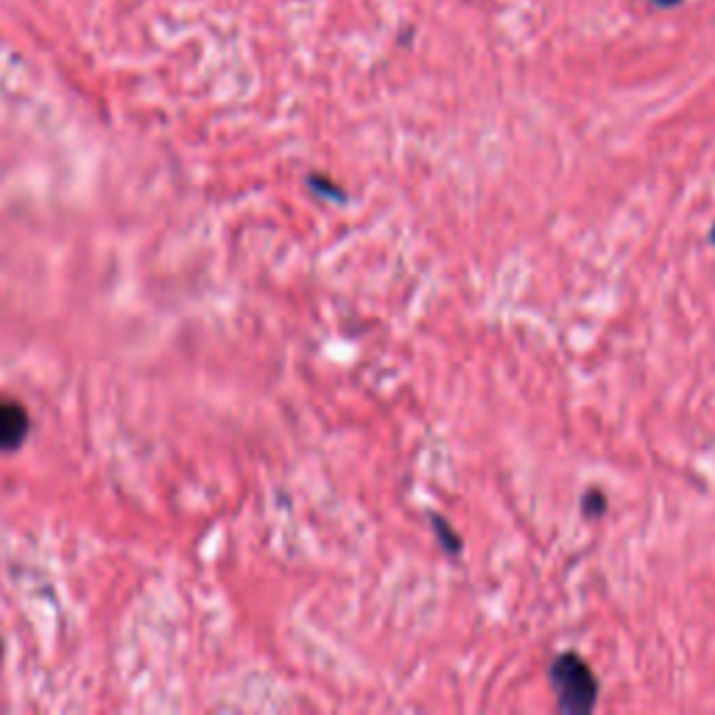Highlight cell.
I'll list each match as a JSON object with an SVG mask.
<instances>
[{
    "mask_svg": "<svg viewBox=\"0 0 715 715\" xmlns=\"http://www.w3.org/2000/svg\"><path fill=\"white\" fill-rule=\"evenodd\" d=\"M548 680L562 713L584 715L599 704V680L579 654H559L548 668Z\"/></svg>",
    "mask_w": 715,
    "mask_h": 715,
    "instance_id": "6da1fadb",
    "label": "cell"
},
{
    "mask_svg": "<svg viewBox=\"0 0 715 715\" xmlns=\"http://www.w3.org/2000/svg\"><path fill=\"white\" fill-rule=\"evenodd\" d=\"M29 433V417L12 400H0V450H18Z\"/></svg>",
    "mask_w": 715,
    "mask_h": 715,
    "instance_id": "7a4b0ae2",
    "label": "cell"
},
{
    "mask_svg": "<svg viewBox=\"0 0 715 715\" xmlns=\"http://www.w3.org/2000/svg\"><path fill=\"white\" fill-rule=\"evenodd\" d=\"M582 512L588 514V518H601V514L606 512V498H604V492H601V489H590V492L584 494Z\"/></svg>",
    "mask_w": 715,
    "mask_h": 715,
    "instance_id": "3957f363",
    "label": "cell"
},
{
    "mask_svg": "<svg viewBox=\"0 0 715 715\" xmlns=\"http://www.w3.org/2000/svg\"><path fill=\"white\" fill-rule=\"evenodd\" d=\"M433 529H437L439 542L445 545V551H448V553H459L461 551V540H456V531L450 529V525L445 523L442 518H433Z\"/></svg>",
    "mask_w": 715,
    "mask_h": 715,
    "instance_id": "277c9868",
    "label": "cell"
},
{
    "mask_svg": "<svg viewBox=\"0 0 715 715\" xmlns=\"http://www.w3.org/2000/svg\"><path fill=\"white\" fill-rule=\"evenodd\" d=\"M310 187H314V191H319V193H333L336 198H344V193L338 191V187H333L330 182H321V176H310Z\"/></svg>",
    "mask_w": 715,
    "mask_h": 715,
    "instance_id": "5b68a950",
    "label": "cell"
},
{
    "mask_svg": "<svg viewBox=\"0 0 715 715\" xmlns=\"http://www.w3.org/2000/svg\"><path fill=\"white\" fill-rule=\"evenodd\" d=\"M652 3H657V7H663V9H671V7H676V3H682V0H652Z\"/></svg>",
    "mask_w": 715,
    "mask_h": 715,
    "instance_id": "8992f818",
    "label": "cell"
},
{
    "mask_svg": "<svg viewBox=\"0 0 715 715\" xmlns=\"http://www.w3.org/2000/svg\"><path fill=\"white\" fill-rule=\"evenodd\" d=\"M709 241H713V244H715V229H713V235H709Z\"/></svg>",
    "mask_w": 715,
    "mask_h": 715,
    "instance_id": "52a82bcc",
    "label": "cell"
}]
</instances>
